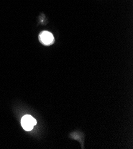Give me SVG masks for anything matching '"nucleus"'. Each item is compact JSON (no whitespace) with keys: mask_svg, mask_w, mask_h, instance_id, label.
<instances>
[{"mask_svg":"<svg viewBox=\"0 0 133 149\" xmlns=\"http://www.w3.org/2000/svg\"><path fill=\"white\" fill-rule=\"evenodd\" d=\"M21 124L25 130L31 131L33 129L34 126L37 124V121L32 116L26 115L22 118Z\"/></svg>","mask_w":133,"mask_h":149,"instance_id":"1","label":"nucleus"},{"mask_svg":"<svg viewBox=\"0 0 133 149\" xmlns=\"http://www.w3.org/2000/svg\"><path fill=\"white\" fill-rule=\"evenodd\" d=\"M40 39L41 42L45 45H51L54 42V37L53 35L47 31H44L40 34Z\"/></svg>","mask_w":133,"mask_h":149,"instance_id":"2","label":"nucleus"}]
</instances>
